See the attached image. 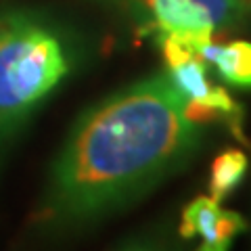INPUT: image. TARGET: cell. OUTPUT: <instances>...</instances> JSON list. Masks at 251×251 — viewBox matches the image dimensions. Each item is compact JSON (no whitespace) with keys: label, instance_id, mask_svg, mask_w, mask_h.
I'll list each match as a JSON object with an SVG mask.
<instances>
[{"label":"cell","instance_id":"1","mask_svg":"<svg viewBox=\"0 0 251 251\" xmlns=\"http://www.w3.org/2000/svg\"><path fill=\"white\" fill-rule=\"evenodd\" d=\"M184 103L168 74H153L84 111L52 161L36 224L84 228L184 168L201 140Z\"/></svg>","mask_w":251,"mask_h":251},{"label":"cell","instance_id":"2","mask_svg":"<svg viewBox=\"0 0 251 251\" xmlns=\"http://www.w3.org/2000/svg\"><path fill=\"white\" fill-rule=\"evenodd\" d=\"M77 59L74 36L46 15L0 11V143L74 74Z\"/></svg>","mask_w":251,"mask_h":251},{"label":"cell","instance_id":"3","mask_svg":"<svg viewBox=\"0 0 251 251\" xmlns=\"http://www.w3.org/2000/svg\"><path fill=\"white\" fill-rule=\"evenodd\" d=\"M143 19L157 36H178L195 49L218 31L239 27L251 17V0H113Z\"/></svg>","mask_w":251,"mask_h":251},{"label":"cell","instance_id":"4","mask_svg":"<svg viewBox=\"0 0 251 251\" xmlns=\"http://www.w3.org/2000/svg\"><path fill=\"white\" fill-rule=\"evenodd\" d=\"M166 61V74L176 90L186 99L184 113L197 126L226 124L237 138L243 136V111L222 86H216L207 75V63L193 44L178 36H157Z\"/></svg>","mask_w":251,"mask_h":251},{"label":"cell","instance_id":"5","mask_svg":"<svg viewBox=\"0 0 251 251\" xmlns=\"http://www.w3.org/2000/svg\"><path fill=\"white\" fill-rule=\"evenodd\" d=\"M249 228L247 220L232 209H224L211 197H195L180 216L178 234L184 241H199V249L224 251L241 232Z\"/></svg>","mask_w":251,"mask_h":251},{"label":"cell","instance_id":"6","mask_svg":"<svg viewBox=\"0 0 251 251\" xmlns=\"http://www.w3.org/2000/svg\"><path fill=\"white\" fill-rule=\"evenodd\" d=\"M201 59L214 65L218 75L234 88L251 90V42L230 40L224 44L207 42L199 49Z\"/></svg>","mask_w":251,"mask_h":251},{"label":"cell","instance_id":"7","mask_svg":"<svg viewBox=\"0 0 251 251\" xmlns=\"http://www.w3.org/2000/svg\"><path fill=\"white\" fill-rule=\"evenodd\" d=\"M247 170L249 159L241 149H226V151L218 153L209 170V197L216 201H224L226 197H230L245 180Z\"/></svg>","mask_w":251,"mask_h":251}]
</instances>
